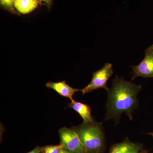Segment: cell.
<instances>
[{
    "label": "cell",
    "mask_w": 153,
    "mask_h": 153,
    "mask_svg": "<svg viewBox=\"0 0 153 153\" xmlns=\"http://www.w3.org/2000/svg\"><path fill=\"white\" fill-rule=\"evenodd\" d=\"M113 74L112 65L106 63L102 68L93 73V77L90 83L81 90L82 94H86L98 88H103L108 91L109 88L107 82Z\"/></svg>",
    "instance_id": "3957f363"
},
{
    "label": "cell",
    "mask_w": 153,
    "mask_h": 153,
    "mask_svg": "<svg viewBox=\"0 0 153 153\" xmlns=\"http://www.w3.org/2000/svg\"><path fill=\"white\" fill-rule=\"evenodd\" d=\"M67 107L74 109L78 113L83 120V122L88 123L94 121L91 115V108L89 105L79 102H71Z\"/></svg>",
    "instance_id": "ba28073f"
},
{
    "label": "cell",
    "mask_w": 153,
    "mask_h": 153,
    "mask_svg": "<svg viewBox=\"0 0 153 153\" xmlns=\"http://www.w3.org/2000/svg\"><path fill=\"white\" fill-rule=\"evenodd\" d=\"M141 149V145L126 140L123 142L114 145L109 153H138Z\"/></svg>",
    "instance_id": "52a82bcc"
},
{
    "label": "cell",
    "mask_w": 153,
    "mask_h": 153,
    "mask_svg": "<svg viewBox=\"0 0 153 153\" xmlns=\"http://www.w3.org/2000/svg\"><path fill=\"white\" fill-rule=\"evenodd\" d=\"M142 86L116 76L112 86L108 91L107 111L105 120L114 119L118 121L123 113L133 119L132 113L138 107L137 95Z\"/></svg>",
    "instance_id": "6da1fadb"
},
{
    "label": "cell",
    "mask_w": 153,
    "mask_h": 153,
    "mask_svg": "<svg viewBox=\"0 0 153 153\" xmlns=\"http://www.w3.org/2000/svg\"><path fill=\"white\" fill-rule=\"evenodd\" d=\"M58 153H69L68 152V151H66V149H63V148H61V149H60V150H59V152H58Z\"/></svg>",
    "instance_id": "4fadbf2b"
},
{
    "label": "cell",
    "mask_w": 153,
    "mask_h": 153,
    "mask_svg": "<svg viewBox=\"0 0 153 153\" xmlns=\"http://www.w3.org/2000/svg\"><path fill=\"white\" fill-rule=\"evenodd\" d=\"M133 69L131 80L137 77L153 78V44L145 51V56L137 66H131Z\"/></svg>",
    "instance_id": "5b68a950"
},
{
    "label": "cell",
    "mask_w": 153,
    "mask_h": 153,
    "mask_svg": "<svg viewBox=\"0 0 153 153\" xmlns=\"http://www.w3.org/2000/svg\"><path fill=\"white\" fill-rule=\"evenodd\" d=\"M61 144L69 153H87L78 135L72 129L62 128L59 130Z\"/></svg>",
    "instance_id": "277c9868"
},
{
    "label": "cell",
    "mask_w": 153,
    "mask_h": 153,
    "mask_svg": "<svg viewBox=\"0 0 153 153\" xmlns=\"http://www.w3.org/2000/svg\"><path fill=\"white\" fill-rule=\"evenodd\" d=\"M1 4L8 9L13 8L16 0H0Z\"/></svg>",
    "instance_id": "8fae6325"
},
{
    "label": "cell",
    "mask_w": 153,
    "mask_h": 153,
    "mask_svg": "<svg viewBox=\"0 0 153 153\" xmlns=\"http://www.w3.org/2000/svg\"><path fill=\"white\" fill-rule=\"evenodd\" d=\"M78 135L87 153H100L104 146V135L102 124L94 121L71 128Z\"/></svg>",
    "instance_id": "7a4b0ae2"
},
{
    "label": "cell",
    "mask_w": 153,
    "mask_h": 153,
    "mask_svg": "<svg viewBox=\"0 0 153 153\" xmlns=\"http://www.w3.org/2000/svg\"><path fill=\"white\" fill-rule=\"evenodd\" d=\"M63 146L61 143L56 146H48L44 147L42 149L43 153H58L60 149Z\"/></svg>",
    "instance_id": "30bf717a"
},
{
    "label": "cell",
    "mask_w": 153,
    "mask_h": 153,
    "mask_svg": "<svg viewBox=\"0 0 153 153\" xmlns=\"http://www.w3.org/2000/svg\"><path fill=\"white\" fill-rule=\"evenodd\" d=\"M46 86L49 89L55 90L61 96L70 99L71 102L74 101L73 96L74 93L79 91H81L82 90L71 87L66 84L65 80L56 82H48L46 84Z\"/></svg>",
    "instance_id": "8992f818"
},
{
    "label": "cell",
    "mask_w": 153,
    "mask_h": 153,
    "mask_svg": "<svg viewBox=\"0 0 153 153\" xmlns=\"http://www.w3.org/2000/svg\"><path fill=\"white\" fill-rule=\"evenodd\" d=\"M138 153H147L146 152V151H143L142 152H139Z\"/></svg>",
    "instance_id": "9a60e30c"
},
{
    "label": "cell",
    "mask_w": 153,
    "mask_h": 153,
    "mask_svg": "<svg viewBox=\"0 0 153 153\" xmlns=\"http://www.w3.org/2000/svg\"><path fill=\"white\" fill-rule=\"evenodd\" d=\"M40 1H42L47 2L49 1V0H39Z\"/></svg>",
    "instance_id": "5bb4252c"
},
{
    "label": "cell",
    "mask_w": 153,
    "mask_h": 153,
    "mask_svg": "<svg viewBox=\"0 0 153 153\" xmlns=\"http://www.w3.org/2000/svg\"><path fill=\"white\" fill-rule=\"evenodd\" d=\"M38 3V0H16L14 6L19 13L26 14L36 9Z\"/></svg>",
    "instance_id": "9c48e42d"
},
{
    "label": "cell",
    "mask_w": 153,
    "mask_h": 153,
    "mask_svg": "<svg viewBox=\"0 0 153 153\" xmlns=\"http://www.w3.org/2000/svg\"><path fill=\"white\" fill-rule=\"evenodd\" d=\"M42 150V149L40 147L38 146L35 148L33 150L31 151L28 153H40Z\"/></svg>",
    "instance_id": "7c38bea8"
}]
</instances>
